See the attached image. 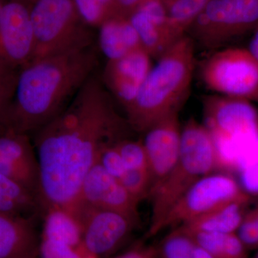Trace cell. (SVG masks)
I'll return each mask as SVG.
<instances>
[{
    "label": "cell",
    "instance_id": "1",
    "mask_svg": "<svg viewBox=\"0 0 258 258\" xmlns=\"http://www.w3.org/2000/svg\"><path fill=\"white\" fill-rule=\"evenodd\" d=\"M131 130L94 73L69 106L31 137L40 167L43 215L59 209L74 219L83 181L101 151L127 138Z\"/></svg>",
    "mask_w": 258,
    "mask_h": 258
},
{
    "label": "cell",
    "instance_id": "2",
    "mask_svg": "<svg viewBox=\"0 0 258 258\" xmlns=\"http://www.w3.org/2000/svg\"><path fill=\"white\" fill-rule=\"evenodd\" d=\"M98 64L94 44L29 62L19 71L0 128L32 137L69 106Z\"/></svg>",
    "mask_w": 258,
    "mask_h": 258
},
{
    "label": "cell",
    "instance_id": "3",
    "mask_svg": "<svg viewBox=\"0 0 258 258\" xmlns=\"http://www.w3.org/2000/svg\"><path fill=\"white\" fill-rule=\"evenodd\" d=\"M195 48L193 40L186 35L158 57L137 96L124 109L132 130L144 134L166 117L179 113L189 95Z\"/></svg>",
    "mask_w": 258,
    "mask_h": 258
},
{
    "label": "cell",
    "instance_id": "4",
    "mask_svg": "<svg viewBox=\"0 0 258 258\" xmlns=\"http://www.w3.org/2000/svg\"><path fill=\"white\" fill-rule=\"evenodd\" d=\"M227 171L230 172L208 129L193 118L188 120L181 129V147L175 165L148 198L152 204L148 236L157 235L158 227L169 210L199 179Z\"/></svg>",
    "mask_w": 258,
    "mask_h": 258
},
{
    "label": "cell",
    "instance_id": "5",
    "mask_svg": "<svg viewBox=\"0 0 258 258\" xmlns=\"http://www.w3.org/2000/svg\"><path fill=\"white\" fill-rule=\"evenodd\" d=\"M204 123L227 167L239 170L258 137V112L251 101L214 94L204 97Z\"/></svg>",
    "mask_w": 258,
    "mask_h": 258
},
{
    "label": "cell",
    "instance_id": "6",
    "mask_svg": "<svg viewBox=\"0 0 258 258\" xmlns=\"http://www.w3.org/2000/svg\"><path fill=\"white\" fill-rule=\"evenodd\" d=\"M26 1L35 38L31 61L94 44L91 27L83 21L74 0Z\"/></svg>",
    "mask_w": 258,
    "mask_h": 258
},
{
    "label": "cell",
    "instance_id": "7",
    "mask_svg": "<svg viewBox=\"0 0 258 258\" xmlns=\"http://www.w3.org/2000/svg\"><path fill=\"white\" fill-rule=\"evenodd\" d=\"M258 28V0H209L189 31L194 43L215 51Z\"/></svg>",
    "mask_w": 258,
    "mask_h": 258
},
{
    "label": "cell",
    "instance_id": "8",
    "mask_svg": "<svg viewBox=\"0 0 258 258\" xmlns=\"http://www.w3.org/2000/svg\"><path fill=\"white\" fill-rule=\"evenodd\" d=\"M200 75L215 94L258 102V61L247 47L213 51L202 62Z\"/></svg>",
    "mask_w": 258,
    "mask_h": 258
},
{
    "label": "cell",
    "instance_id": "9",
    "mask_svg": "<svg viewBox=\"0 0 258 258\" xmlns=\"http://www.w3.org/2000/svg\"><path fill=\"white\" fill-rule=\"evenodd\" d=\"M242 200H250V196L230 173L217 171L203 176L171 208L157 234L166 228L179 227L225 204Z\"/></svg>",
    "mask_w": 258,
    "mask_h": 258
},
{
    "label": "cell",
    "instance_id": "10",
    "mask_svg": "<svg viewBox=\"0 0 258 258\" xmlns=\"http://www.w3.org/2000/svg\"><path fill=\"white\" fill-rule=\"evenodd\" d=\"M74 220L81 230L83 248L96 258L117 252L139 225L120 212L86 205H80Z\"/></svg>",
    "mask_w": 258,
    "mask_h": 258
},
{
    "label": "cell",
    "instance_id": "11",
    "mask_svg": "<svg viewBox=\"0 0 258 258\" xmlns=\"http://www.w3.org/2000/svg\"><path fill=\"white\" fill-rule=\"evenodd\" d=\"M35 38L25 0H8L0 12V66L20 71L32 60Z\"/></svg>",
    "mask_w": 258,
    "mask_h": 258
},
{
    "label": "cell",
    "instance_id": "12",
    "mask_svg": "<svg viewBox=\"0 0 258 258\" xmlns=\"http://www.w3.org/2000/svg\"><path fill=\"white\" fill-rule=\"evenodd\" d=\"M0 173L31 191L40 200V167L31 137L0 128Z\"/></svg>",
    "mask_w": 258,
    "mask_h": 258
},
{
    "label": "cell",
    "instance_id": "13",
    "mask_svg": "<svg viewBox=\"0 0 258 258\" xmlns=\"http://www.w3.org/2000/svg\"><path fill=\"white\" fill-rule=\"evenodd\" d=\"M178 115L174 113L166 117L144 133L142 142L152 179L149 195L169 174L179 158L181 128Z\"/></svg>",
    "mask_w": 258,
    "mask_h": 258
},
{
    "label": "cell",
    "instance_id": "14",
    "mask_svg": "<svg viewBox=\"0 0 258 258\" xmlns=\"http://www.w3.org/2000/svg\"><path fill=\"white\" fill-rule=\"evenodd\" d=\"M139 204L119 180L108 174L98 161L85 177L80 193L79 206L86 205L120 212L140 223Z\"/></svg>",
    "mask_w": 258,
    "mask_h": 258
},
{
    "label": "cell",
    "instance_id": "15",
    "mask_svg": "<svg viewBox=\"0 0 258 258\" xmlns=\"http://www.w3.org/2000/svg\"><path fill=\"white\" fill-rule=\"evenodd\" d=\"M151 60L150 55L142 48L116 60H107L101 79L124 109L134 101L152 69Z\"/></svg>",
    "mask_w": 258,
    "mask_h": 258
},
{
    "label": "cell",
    "instance_id": "16",
    "mask_svg": "<svg viewBox=\"0 0 258 258\" xmlns=\"http://www.w3.org/2000/svg\"><path fill=\"white\" fill-rule=\"evenodd\" d=\"M142 47L152 57L157 59L171 45L166 9L163 0H149L128 17Z\"/></svg>",
    "mask_w": 258,
    "mask_h": 258
},
{
    "label": "cell",
    "instance_id": "17",
    "mask_svg": "<svg viewBox=\"0 0 258 258\" xmlns=\"http://www.w3.org/2000/svg\"><path fill=\"white\" fill-rule=\"evenodd\" d=\"M39 217L0 213V258H38Z\"/></svg>",
    "mask_w": 258,
    "mask_h": 258
},
{
    "label": "cell",
    "instance_id": "18",
    "mask_svg": "<svg viewBox=\"0 0 258 258\" xmlns=\"http://www.w3.org/2000/svg\"><path fill=\"white\" fill-rule=\"evenodd\" d=\"M98 42L107 60H116L143 48L138 34L125 17H111L103 22L99 26Z\"/></svg>",
    "mask_w": 258,
    "mask_h": 258
},
{
    "label": "cell",
    "instance_id": "19",
    "mask_svg": "<svg viewBox=\"0 0 258 258\" xmlns=\"http://www.w3.org/2000/svg\"><path fill=\"white\" fill-rule=\"evenodd\" d=\"M249 202V200L231 202L177 227L187 232L233 233L240 227Z\"/></svg>",
    "mask_w": 258,
    "mask_h": 258
},
{
    "label": "cell",
    "instance_id": "20",
    "mask_svg": "<svg viewBox=\"0 0 258 258\" xmlns=\"http://www.w3.org/2000/svg\"><path fill=\"white\" fill-rule=\"evenodd\" d=\"M0 213L42 217L43 209L37 195L0 173Z\"/></svg>",
    "mask_w": 258,
    "mask_h": 258
},
{
    "label": "cell",
    "instance_id": "21",
    "mask_svg": "<svg viewBox=\"0 0 258 258\" xmlns=\"http://www.w3.org/2000/svg\"><path fill=\"white\" fill-rule=\"evenodd\" d=\"M41 237L58 240L79 249L82 247V237L78 222L71 215L59 209H50L43 215Z\"/></svg>",
    "mask_w": 258,
    "mask_h": 258
},
{
    "label": "cell",
    "instance_id": "22",
    "mask_svg": "<svg viewBox=\"0 0 258 258\" xmlns=\"http://www.w3.org/2000/svg\"><path fill=\"white\" fill-rule=\"evenodd\" d=\"M187 233L213 258H247V248L236 232Z\"/></svg>",
    "mask_w": 258,
    "mask_h": 258
},
{
    "label": "cell",
    "instance_id": "23",
    "mask_svg": "<svg viewBox=\"0 0 258 258\" xmlns=\"http://www.w3.org/2000/svg\"><path fill=\"white\" fill-rule=\"evenodd\" d=\"M209 0H173L165 5L171 41L174 43L189 31Z\"/></svg>",
    "mask_w": 258,
    "mask_h": 258
},
{
    "label": "cell",
    "instance_id": "24",
    "mask_svg": "<svg viewBox=\"0 0 258 258\" xmlns=\"http://www.w3.org/2000/svg\"><path fill=\"white\" fill-rule=\"evenodd\" d=\"M76 9L86 25L99 27L111 18L113 0H74Z\"/></svg>",
    "mask_w": 258,
    "mask_h": 258
},
{
    "label": "cell",
    "instance_id": "25",
    "mask_svg": "<svg viewBox=\"0 0 258 258\" xmlns=\"http://www.w3.org/2000/svg\"><path fill=\"white\" fill-rule=\"evenodd\" d=\"M115 144L125 169L149 171L147 153L142 140H133L127 137L118 140Z\"/></svg>",
    "mask_w": 258,
    "mask_h": 258
},
{
    "label": "cell",
    "instance_id": "26",
    "mask_svg": "<svg viewBox=\"0 0 258 258\" xmlns=\"http://www.w3.org/2000/svg\"><path fill=\"white\" fill-rule=\"evenodd\" d=\"M239 171L244 191L250 197L258 195V137L244 157Z\"/></svg>",
    "mask_w": 258,
    "mask_h": 258
},
{
    "label": "cell",
    "instance_id": "27",
    "mask_svg": "<svg viewBox=\"0 0 258 258\" xmlns=\"http://www.w3.org/2000/svg\"><path fill=\"white\" fill-rule=\"evenodd\" d=\"M38 258H88L82 247L75 248L60 241L40 237Z\"/></svg>",
    "mask_w": 258,
    "mask_h": 258
},
{
    "label": "cell",
    "instance_id": "28",
    "mask_svg": "<svg viewBox=\"0 0 258 258\" xmlns=\"http://www.w3.org/2000/svg\"><path fill=\"white\" fill-rule=\"evenodd\" d=\"M19 71L0 66V127L14 96Z\"/></svg>",
    "mask_w": 258,
    "mask_h": 258
},
{
    "label": "cell",
    "instance_id": "29",
    "mask_svg": "<svg viewBox=\"0 0 258 258\" xmlns=\"http://www.w3.org/2000/svg\"><path fill=\"white\" fill-rule=\"evenodd\" d=\"M236 233L246 248L258 247V207L244 214Z\"/></svg>",
    "mask_w": 258,
    "mask_h": 258
},
{
    "label": "cell",
    "instance_id": "30",
    "mask_svg": "<svg viewBox=\"0 0 258 258\" xmlns=\"http://www.w3.org/2000/svg\"><path fill=\"white\" fill-rule=\"evenodd\" d=\"M115 143L108 144L103 148L98 157V162L108 174L120 180L125 169Z\"/></svg>",
    "mask_w": 258,
    "mask_h": 258
},
{
    "label": "cell",
    "instance_id": "31",
    "mask_svg": "<svg viewBox=\"0 0 258 258\" xmlns=\"http://www.w3.org/2000/svg\"><path fill=\"white\" fill-rule=\"evenodd\" d=\"M149 0H113L111 17L128 18L131 13Z\"/></svg>",
    "mask_w": 258,
    "mask_h": 258
},
{
    "label": "cell",
    "instance_id": "32",
    "mask_svg": "<svg viewBox=\"0 0 258 258\" xmlns=\"http://www.w3.org/2000/svg\"><path fill=\"white\" fill-rule=\"evenodd\" d=\"M113 258H158L157 247L137 245Z\"/></svg>",
    "mask_w": 258,
    "mask_h": 258
},
{
    "label": "cell",
    "instance_id": "33",
    "mask_svg": "<svg viewBox=\"0 0 258 258\" xmlns=\"http://www.w3.org/2000/svg\"><path fill=\"white\" fill-rule=\"evenodd\" d=\"M247 48L258 61V28L252 33V36L249 40V45Z\"/></svg>",
    "mask_w": 258,
    "mask_h": 258
},
{
    "label": "cell",
    "instance_id": "34",
    "mask_svg": "<svg viewBox=\"0 0 258 258\" xmlns=\"http://www.w3.org/2000/svg\"><path fill=\"white\" fill-rule=\"evenodd\" d=\"M8 1V0H0V12H1L2 8H3L5 3Z\"/></svg>",
    "mask_w": 258,
    "mask_h": 258
},
{
    "label": "cell",
    "instance_id": "35",
    "mask_svg": "<svg viewBox=\"0 0 258 258\" xmlns=\"http://www.w3.org/2000/svg\"><path fill=\"white\" fill-rule=\"evenodd\" d=\"M171 1H173V0H163V2H164V5L169 4V3H170Z\"/></svg>",
    "mask_w": 258,
    "mask_h": 258
},
{
    "label": "cell",
    "instance_id": "36",
    "mask_svg": "<svg viewBox=\"0 0 258 258\" xmlns=\"http://www.w3.org/2000/svg\"><path fill=\"white\" fill-rule=\"evenodd\" d=\"M255 258H258V254H257V256H256Z\"/></svg>",
    "mask_w": 258,
    "mask_h": 258
}]
</instances>
